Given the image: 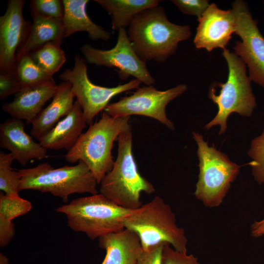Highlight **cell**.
<instances>
[{
    "label": "cell",
    "mask_w": 264,
    "mask_h": 264,
    "mask_svg": "<svg viewBox=\"0 0 264 264\" xmlns=\"http://www.w3.org/2000/svg\"><path fill=\"white\" fill-rule=\"evenodd\" d=\"M122 222L125 228L138 235L144 251L169 243L178 252H187L184 229L177 225L175 214L159 196L132 210Z\"/></svg>",
    "instance_id": "obj_4"
},
{
    "label": "cell",
    "mask_w": 264,
    "mask_h": 264,
    "mask_svg": "<svg viewBox=\"0 0 264 264\" xmlns=\"http://www.w3.org/2000/svg\"><path fill=\"white\" fill-rule=\"evenodd\" d=\"M81 51L88 63L115 68L122 79L132 76L147 86L155 82L148 70L146 62L135 53L125 28L118 31L117 43L113 48L103 50L85 44Z\"/></svg>",
    "instance_id": "obj_12"
},
{
    "label": "cell",
    "mask_w": 264,
    "mask_h": 264,
    "mask_svg": "<svg viewBox=\"0 0 264 264\" xmlns=\"http://www.w3.org/2000/svg\"><path fill=\"white\" fill-rule=\"evenodd\" d=\"M30 9L32 16H40L63 22L64 4L60 0H32Z\"/></svg>",
    "instance_id": "obj_28"
},
{
    "label": "cell",
    "mask_w": 264,
    "mask_h": 264,
    "mask_svg": "<svg viewBox=\"0 0 264 264\" xmlns=\"http://www.w3.org/2000/svg\"><path fill=\"white\" fill-rule=\"evenodd\" d=\"M250 233L254 238H259L264 235V218L253 223L250 228Z\"/></svg>",
    "instance_id": "obj_34"
},
{
    "label": "cell",
    "mask_w": 264,
    "mask_h": 264,
    "mask_svg": "<svg viewBox=\"0 0 264 264\" xmlns=\"http://www.w3.org/2000/svg\"><path fill=\"white\" fill-rule=\"evenodd\" d=\"M19 189L49 193L66 203L73 194H97L98 183L88 166L83 161L74 166L57 169L44 162L37 166L18 170Z\"/></svg>",
    "instance_id": "obj_6"
},
{
    "label": "cell",
    "mask_w": 264,
    "mask_h": 264,
    "mask_svg": "<svg viewBox=\"0 0 264 264\" xmlns=\"http://www.w3.org/2000/svg\"><path fill=\"white\" fill-rule=\"evenodd\" d=\"M198 24L194 39L197 49L208 52L217 48H225L235 32L236 20L232 9H220L212 3L198 19Z\"/></svg>",
    "instance_id": "obj_14"
},
{
    "label": "cell",
    "mask_w": 264,
    "mask_h": 264,
    "mask_svg": "<svg viewBox=\"0 0 264 264\" xmlns=\"http://www.w3.org/2000/svg\"><path fill=\"white\" fill-rule=\"evenodd\" d=\"M0 264H8V259L2 253L0 254Z\"/></svg>",
    "instance_id": "obj_35"
},
{
    "label": "cell",
    "mask_w": 264,
    "mask_h": 264,
    "mask_svg": "<svg viewBox=\"0 0 264 264\" xmlns=\"http://www.w3.org/2000/svg\"><path fill=\"white\" fill-rule=\"evenodd\" d=\"M23 0H10L0 18V72L13 74L18 50L24 42L31 24L23 18Z\"/></svg>",
    "instance_id": "obj_13"
},
{
    "label": "cell",
    "mask_w": 264,
    "mask_h": 264,
    "mask_svg": "<svg viewBox=\"0 0 264 264\" xmlns=\"http://www.w3.org/2000/svg\"><path fill=\"white\" fill-rule=\"evenodd\" d=\"M232 6L236 20L235 34L241 39L235 42V53L247 66L251 80L264 88V37L246 2L237 0Z\"/></svg>",
    "instance_id": "obj_11"
},
{
    "label": "cell",
    "mask_w": 264,
    "mask_h": 264,
    "mask_svg": "<svg viewBox=\"0 0 264 264\" xmlns=\"http://www.w3.org/2000/svg\"><path fill=\"white\" fill-rule=\"evenodd\" d=\"M117 141V158L101 180L99 192L119 206L133 210L142 205V192L151 194L155 189L138 171L132 154L131 128L121 133Z\"/></svg>",
    "instance_id": "obj_3"
},
{
    "label": "cell",
    "mask_w": 264,
    "mask_h": 264,
    "mask_svg": "<svg viewBox=\"0 0 264 264\" xmlns=\"http://www.w3.org/2000/svg\"><path fill=\"white\" fill-rule=\"evenodd\" d=\"M110 16L111 28L118 31L130 26L143 11L159 5L158 0H95Z\"/></svg>",
    "instance_id": "obj_22"
},
{
    "label": "cell",
    "mask_w": 264,
    "mask_h": 264,
    "mask_svg": "<svg viewBox=\"0 0 264 264\" xmlns=\"http://www.w3.org/2000/svg\"><path fill=\"white\" fill-rule=\"evenodd\" d=\"M65 38L62 22L40 16H33L28 33L16 54V59L29 55L49 42L62 44Z\"/></svg>",
    "instance_id": "obj_21"
},
{
    "label": "cell",
    "mask_w": 264,
    "mask_h": 264,
    "mask_svg": "<svg viewBox=\"0 0 264 264\" xmlns=\"http://www.w3.org/2000/svg\"></svg>",
    "instance_id": "obj_36"
},
{
    "label": "cell",
    "mask_w": 264,
    "mask_h": 264,
    "mask_svg": "<svg viewBox=\"0 0 264 264\" xmlns=\"http://www.w3.org/2000/svg\"><path fill=\"white\" fill-rule=\"evenodd\" d=\"M74 65L66 69L60 78L70 83L72 91L81 106L87 124H92L95 117L104 110L110 100L116 95L130 90L137 89L141 82L134 79L129 82L109 88L96 85L89 80L86 61L76 55Z\"/></svg>",
    "instance_id": "obj_9"
},
{
    "label": "cell",
    "mask_w": 264,
    "mask_h": 264,
    "mask_svg": "<svg viewBox=\"0 0 264 264\" xmlns=\"http://www.w3.org/2000/svg\"><path fill=\"white\" fill-rule=\"evenodd\" d=\"M31 203L19 195L0 194V219L12 221L15 218L29 212Z\"/></svg>",
    "instance_id": "obj_26"
},
{
    "label": "cell",
    "mask_w": 264,
    "mask_h": 264,
    "mask_svg": "<svg viewBox=\"0 0 264 264\" xmlns=\"http://www.w3.org/2000/svg\"><path fill=\"white\" fill-rule=\"evenodd\" d=\"M22 88L13 74L0 73V99L3 100L9 95L16 94Z\"/></svg>",
    "instance_id": "obj_31"
},
{
    "label": "cell",
    "mask_w": 264,
    "mask_h": 264,
    "mask_svg": "<svg viewBox=\"0 0 264 264\" xmlns=\"http://www.w3.org/2000/svg\"><path fill=\"white\" fill-rule=\"evenodd\" d=\"M187 89L185 84L161 91L153 86H142L128 96L121 98L118 101L109 104L104 111L115 117H130L139 115L154 119L171 130L174 125L167 117V105Z\"/></svg>",
    "instance_id": "obj_10"
},
{
    "label": "cell",
    "mask_w": 264,
    "mask_h": 264,
    "mask_svg": "<svg viewBox=\"0 0 264 264\" xmlns=\"http://www.w3.org/2000/svg\"><path fill=\"white\" fill-rule=\"evenodd\" d=\"M222 56L227 63L228 74L225 83L215 82L210 86L208 97L218 106V111L215 117L205 125L209 130L219 125V134L223 133L227 129V120L232 113L241 116H251L256 106V99L253 93L251 82L246 72V65L235 53L227 48L223 49Z\"/></svg>",
    "instance_id": "obj_5"
},
{
    "label": "cell",
    "mask_w": 264,
    "mask_h": 264,
    "mask_svg": "<svg viewBox=\"0 0 264 264\" xmlns=\"http://www.w3.org/2000/svg\"><path fill=\"white\" fill-rule=\"evenodd\" d=\"M248 154L254 180L259 184H264V130L252 141Z\"/></svg>",
    "instance_id": "obj_27"
},
{
    "label": "cell",
    "mask_w": 264,
    "mask_h": 264,
    "mask_svg": "<svg viewBox=\"0 0 264 264\" xmlns=\"http://www.w3.org/2000/svg\"><path fill=\"white\" fill-rule=\"evenodd\" d=\"M169 243L163 248L161 255L162 264H201L193 255L178 252Z\"/></svg>",
    "instance_id": "obj_29"
},
{
    "label": "cell",
    "mask_w": 264,
    "mask_h": 264,
    "mask_svg": "<svg viewBox=\"0 0 264 264\" xmlns=\"http://www.w3.org/2000/svg\"><path fill=\"white\" fill-rule=\"evenodd\" d=\"M183 13L200 18L210 4L207 0H172L171 1Z\"/></svg>",
    "instance_id": "obj_30"
},
{
    "label": "cell",
    "mask_w": 264,
    "mask_h": 264,
    "mask_svg": "<svg viewBox=\"0 0 264 264\" xmlns=\"http://www.w3.org/2000/svg\"><path fill=\"white\" fill-rule=\"evenodd\" d=\"M15 234L12 221L0 219V246L4 247L11 242Z\"/></svg>",
    "instance_id": "obj_33"
},
{
    "label": "cell",
    "mask_w": 264,
    "mask_h": 264,
    "mask_svg": "<svg viewBox=\"0 0 264 264\" xmlns=\"http://www.w3.org/2000/svg\"><path fill=\"white\" fill-rule=\"evenodd\" d=\"M13 74L22 88L53 79V76L39 66L29 55L16 60Z\"/></svg>",
    "instance_id": "obj_23"
},
{
    "label": "cell",
    "mask_w": 264,
    "mask_h": 264,
    "mask_svg": "<svg viewBox=\"0 0 264 264\" xmlns=\"http://www.w3.org/2000/svg\"><path fill=\"white\" fill-rule=\"evenodd\" d=\"M165 244L161 243L147 251L143 250L136 264H162V252Z\"/></svg>",
    "instance_id": "obj_32"
},
{
    "label": "cell",
    "mask_w": 264,
    "mask_h": 264,
    "mask_svg": "<svg viewBox=\"0 0 264 264\" xmlns=\"http://www.w3.org/2000/svg\"><path fill=\"white\" fill-rule=\"evenodd\" d=\"M0 147L8 150L14 160L22 166L47 156V150L26 133L23 120L14 118L0 125Z\"/></svg>",
    "instance_id": "obj_15"
},
{
    "label": "cell",
    "mask_w": 264,
    "mask_h": 264,
    "mask_svg": "<svg viewBox=\"0 0 264 264\" xmlns=\"http://www.w3.org/2000/svg\"><path fill=\"white\" fill-rule=\"evenodd\" d=\"M129 119L113 117L104 111L100 119L91 124L67 151L66 160L72 163L84 162L100 184L113 167L114 142L121 133L131 128Z\"/></svg>",
    "instance_id": "obj_2"
},
{
    "label": "cell",
    "mask_w": 264,
    "mask_h": 264,
    "mask_svg": "<svg viewBox=\"0 0 264 264\" xmlns=\"http://www.w3.org/2000/svg\"><path fill=\"white\" fill-rule=\"evenodd\" d=\"M198 145L199 174L194 195L207 207L219 206L231 184L240 172V166L223 153L209 146L201 134L193 132Z\"/></svg>",
    "instance_id": "obj_8"
},
{
    "label": "cell",
    "mask_w": 264,
    "mask_h": 264,
    "mask_svg": "<svg viewBox=\"0 0 264 264\" xmlns=\"http://www.w3.org/2000/svg\"><path fill=\"white\" fill-rule=\"evenodd\" d=\"M98 245L106 251L101 264H136L143 252L138 235L126 228L100 237Z\"/></svg>",
    "instance_id": "obj_17"
},
{
    "label": "cell",
    "mask_w": 264,
    "mask_h": 264,
    "mask_svg": "<svg viewBox=\"0 0 264 264\" xmlns=\"http://www.w3.org/2000/svg\"><path fill=\"white\" fill-rule=\"evenodd\" d=\"M74 98L70 83L63 82L58 85L51 102L32 121V136L39 141L62 117L66 116L70 112L75 102Z\"/></svg>",
    "instance_id": "obj_19"
},
{
    "label": "cell",
    "mask_w": 264,
    "mask_h": 264,
    "mask_svg": "<svg viewBox=\"0 0 264 264\" xmlns=\"http://www.w3.org/2000/svg\"><path fill=\"white\" fill-rule=\"evenodd\" d=\"M87 124L82 109L76 101L70 112L44 135L39 143L47 150L64 149L68 151L83 133Z\"/></svg>",
    "instance_id": "obj_18"
},
{
    "label": "cell",
    "mask_w": 264,
    "mask_h": 264,
    "mask_svg": "<svg viewBox=\"0 0 264 264\" xmlns=\"http://www.w3.org/2000/svg\"><path fill=\"white\" fill-rule=\"evenodd\" d=\"M58 85L54 79L22 88L11 102L4 103L3 110L12 118L31 123L44 104L55 95Z\"/></svg>",
    "instance_id": "obj_16"
},
{
    "label": "cell",
    "mask_w": 264,
    "mask_h": 264,
    "mask_svg": "<svg viewBox=\"0 0 264 264\" xmlns=\"http://www.w3.org/2000/svg\"><path fill=\"white\" fill-rule=\"evenodd\" d=\"M88 1V0H63L65 38L75 32L85 31L93 41L109 40L110 37V32L93 22L88 16L86 5Z\"/></svg>",
    "instance_id": "obj_20"
},
{
    "label": "cell",
    "mask_w": 264,
    "mask_h": 264,
    "mask_svg": "<svg viewBox=\"0 0 264 264\" xmlns=\"http://www.w3.org/2000/svg\"><path fill=\"white\" fill-rule=\"evenodd\" d=\"M127 31L135 53L145 62H165L192 34L189 25L171 22L159 5L138 14Z\"/></svg>",
    "instance_id": "obj_1"
},
{
    "label": "cell",
    "mask_w": 264,
    "mask_h": 264,
    "mask_svg": "<svg viewBox=\"0 0 264 264\" xmlns=\"http://www.w3.org/2000/svg\"><path fill=\"white\" fill-rule=\"evenodd\" d=\"M132 211L101 194L74 199L56 209L66 215L71 229L84 233L92 240L124 229L122 220Z\"/></svg>",
    "instance_id": "obj_7"
},
{
    "label": "cell",
    "mask_w": 264,
    "mask_h": 264,
    "mask_svg": "<svg viewBox=\"0 0 264 264\" xmlns=\"http://www.w3.org/2000/svg\"><path fill=\"white\" fill-rule=\"evenodd\" d=\"M14 159L10 153L0 152V189L6 194L19 195L20 176L11 165Z\"/></svg>",
    "instance_id": "obj_25"
},
{
    "label": "cell",
    "mask_w": 264,
    "mask_h": 264,
    "mask_svg": "<svg viewBox=\"0 0 264 264\" xmlns=\"http://www.w3.org/2000/svg\"><path fill=\"white\" fill-rule=\"evenodd\" d=\"M61 44L57 42H49L29 55L39 66L53 76L66 61L65 53Z\"/></svg>",
    "instance_id": "obj_24"
}]
</instances>
